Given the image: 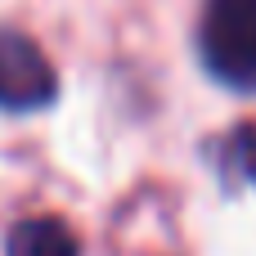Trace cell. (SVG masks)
Segmentation results:
<instances>
[{
  "mask_svg": "<svg viewBox=\"0 0 256 256\" xmlns=\"http://www.w3.org/2000/svg\"><path fill=\"white\" fill-rule=\"evenodd\" d=\"M198 50L216 81L256 90V0H207L198 22Z\"/></svg>",
  "mask_w": 256,
  "mask_h": 256,
  "instance_id": "6da1fadb",
  "label": "cell"
},
{
  "mask_svg": "<svg viewBox=\"0 0 256 256\" xmlns=\"http://www.w3.org/2000/svg\"><path fill=\"white\" fill-rule=\"evenodd\" d=\"M54 94H58V81L50 58L36 50V40L22 32H0V108L36 112L54 104Z\"/></svg>",
  "mask_w": 256,
  "mask_h": 256,
  "instance_id": "7a4b0ae2",
  "label": "cell"
},
{
  "mask_svg": "<svg viewBox=\"0 0 256 256\" xmlns=\"http://www.w3.org/2000/svg\"><path fill=\"white\" fill-rule=\"evenodd\" d=\"M234 153H238V162H243V171L256 180V130H243L238 140H234Z\"/></svg>",
  "mask_w": 256,
  "mask_h": 256,
  "instance_id": "277c9868",
  "label": "cell"
},
{
  "mask_svg": "<svg viewBox=\"0 0 256 256\" xmlns=\"http://www.w3.org/2000/svg\"><path fill=\"white\" fill-rule=\"evenodd\" d=\"M9 256H76V238L54 216H32L9 230Z\"/></svg>",
  "mask_w": 256,
  "mask_h": 256,
  "instance_id": "3957f363",
  "label": "cell"
}]
</instances>
